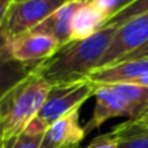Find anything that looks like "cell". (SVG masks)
<instances>
[{
  "label": "cell",
  "mask_w": 148,
  "mask_h": 148,
  "mask_svg": "<svg viewBox=\"0 0 148 148\" xmlns=\"http://www.w3.org/2000/svg\"><path fill=\"white\" fill-rule=\"evenodd\" d=\"M148 13V0H136L135 3H133L131 5H129L127 8H125L123 10H121L120 13L112 17L108 21L107 26H121L122 23H125L126 21L131 20L134 17H138L140 14Z\"/></svg>",
  "instance_id": "14"
},
{
  "label": "cell",
  "mask_w": 148,
  "mask_h": 148,
  "mask_svg": "<svg viewBox=\"0 0 148 148\" xmlns=\"http://www.w3.org/2000/svg\"><path fill=\"white\" fill-rule=\"evenodd\" d=\"M134 84H139V86H144V87H148V75H144L142 78L136 79V81L133 82Z\"/></svg>",
  "instance_id": "20"
},
{
  "label": "cell",
  "mask_w": 148,
  "mask_h": 148,
  "mask_svg": "<svg viewBox=\"0 0 148 148\" xmlns=\"http://www.w3.org/2000/svg\"><path fill=\"white\" fill-rule=\"evenodd\" d=\"M95 90L96 83L88 78L51 86L46 101L36 117L48 127L61 117L81 109L84 101L95 95Z\"/></svg>",
  "instance_id": "4"
},
{
  "label": "cell",
  "mask_w": 148,
  "mask_h": 148,
  "mask_svg": "<svg viewBox=\"0 0 148 148\" xmlns=\"http://www.w3.org/2000/svg\"><path fill=\"white\" fill-rule=\"evenodd\" d=\"M51 86L34 70L0 99V139L18 136L38 116Z\"/></svg>",
  "instance_id": "2"
},
{
  "label": "cell",
  "mask_w": 148,
  "mask_h": 148,
  "mask_svg": "<svg viewBox=\"0 0 148 148\" xmlns=\"http://www.w3.org/2000/svg\"><path fill=\"white\" fill-rule=\"evenodd\" d=\"M68 1L69 0H29L25 3H10L5 21L9 43L17 36L34 30Z\"/></svg>",
  "instance_id": "5"
},
{
  "label": "cell",
  "mask_w": 148,
  "mask_h": 148,
  "mask_svg": "<svg viewBox=\"0 0 148 148\" xmlns=\"http://www.w3.org/2000/svg\"><path fill=\"white\" fill-rule=\"evenodd\" d=\"M38 66L18 62L10 55L0 56V99L16 84L27 78Z\"/></svg>",
  "instance_id": "12"
},
{
  "label": "cell",
  "mask_w": 148,
  "mask_h": 148,
  "mask_svg": "<svg viewBox=\"0 0 148 148\" xmlns=\"http://www.w3.org/2000/svg\"><path fill=\"white\" fill-rule=\"evenodd\" d=\"M116 33V26H105L90 38L70 42L51 59L42 62L35 72L49 86L87 79L90 73L97 68Z\"/></svg>",
  "instance_id": "1"
},
{
  "label": "cell",
  "mask_w": 148,
  "mask_h": 148,
  "mask_svg": "<svg viewBox=\"0 0 148 148\" xmlns=\"http://www.w3.org/2000/svg\"><path fill=\"white\" fill-rule=\"evenodd\" d=\"M143 57H148V43L144 44L143 47H140V48H138L136 51L131 52V53L126 55L125 57H122V59L120 60V61H125V60H135V59H143ZM118 62V61H117ZM116 64V62H114Z\"/></svg>",
  "instance_id": "19"
},
{
  "label": "cell",
  "mask_w": 148,
  "mask_h": 148,
  "mask_svg": "<svg viewBox=\"0 0 148 148\" xmlns=\"http://www.w3.org/2000/svg\"><path fill=\"white\" fill-rule=\"evenodd\" d=\"M81 4L82 0H69L31 31L49 35L55 40L59 42L61 47L66 46L68 43L72 42V38H70L72 36V22L74 14Z\"/></svg>",
  "instance_id": "10"
},
{
  "label": "cell",
  "mask_w": 148,
  "mask_h": 148,
  "mask_svg": "<svg viewBox=\"0 0 148 148\" xmlns=\"http://www.w3.org/2000/svg\"><path fill=\"white\" fill-rule=\"evenodd\" d=\"M42 134H34L27 130H23L18 136L4 142L5 148H40L43 142Z\"/></svg>",
  "instance_id": "15"
},
{
  "label": "cell",
  "mask_w": 148,
  "mask_h": 148,
  "mask_svg": "<svg viewBox=\"0 0 148 148\" xmlns=\"http://www.w3.org/2000/svg\"><path fill=\"white\" fill-rule=\"evenodd\" d=\"M0 148H5V146H4V140H3V139H0Z\"/></svg>",
  "instance_id": "22"
},
{
  "label": "cell",
  "mask_w": 148,
  "mask_h": 148,
  "mask_svg": "<svg viewBox=\"0 0 148 148\" xmlns=\"http://www.w3.org/2000/svg\"><path fill=\"white\" fill-rule=\"evenodd\" d=\"M118 148H148V125L143 120H129L112 130Z\"/></svg>",
  "instance_id": "13"
},
{
  "label": "cell",
  "mask_w": 148,
  "mask_h": 148,
  "mask_svg": "<svg viewBox=\"0 0 148 148\" xmlns=\"http://www.w3.org/2000/svg\"><path fill=\"white\" fill-rule=\"evenodd\" d=\"M95 108L84 125L86 135L114 117L144 120L148 117V87L134 83H96Z\"/></svg>",
  "instance_id": "3"
},
{
  "label": "cell",
  "mask_w": 148,
  "mask_h": 148,
  "mask_svg": "<svg viewBox=\"0 0 148 148\" xmlns=\"http://www.w3.org/2000/svg\"><path fill=\"white\" fill-rule=\"evenodd\" d=\"M29 1V0H10V3H25Z\"/></svg>",
  "instance_id": "21"
},
{
  "label": "cell",
  "mask_w": 148,
  "mask_h": 148,
  "mask_svg": "<svg viewBox=\"0 0 148 148\" xmlns=\"http://www.w3.org/2000/svg\"><path fill=\"white\" fill-rule=\"evenodd\" d=\"M61 46L49 35L29 31L9 43V53L16 61L27 65H40L51 59Z\"/></svg>",
  "instance_id": "7"
},
{
  "label": "cell",
  "mask_w": 148,
  "mask_h": 148,
  "mask_svg": "<svg viewBox=\"0 0 148 148\" xmlns=\"http://www.w3.org/2000/svg\"><path fill=\"white\" fill-rule=\"evenodd\" d=\"M90 1L94 3V4L104 13L105 17L109 21L110 18L114 17L117 13H120L121 10L127 8L129 5H131L133 3H135L136 0H90Z\"/></svg>",
  "instance_id": "16"
},
{
  "label": "cell",
  "mask_w": 148,
  "mask_h": 148,
  "mask_svg": "<svg viewBox=\"0 0 148 148\" xmlns=\"http://www.w3.org/2000/svg\"><path fill=\"white\" fill-rule=\"evenodd\" d=\"M148 43V13L134 17L117 27L109 47L101 57L96 69L120 61L122 57Z\"/></svg>",
  "instance_id": "6"
},
{
  "label": "cell",
  "mask_w": 148,
  "mask_h": 148,
  "mask_svg": "<svg viewBox=\"0 0 148 148\" xmlns=\"http://www.w3.org/2000/svg\"><path fill=\"white\" fill-rule=\"evenodd\" d=\"M148 75V57L125 60L109 66L95 69L88 79L94 83H133L134 81Z\"/></svg>",
  "instance_id": "9"
},
{
  "label": "cell",
  "mask_w": 148,
  "mask_h": 148,
  "mask_svg": "<svg viewBox=\"0 0 148 148\" xmlns=\"http://www.w3.org/2000/svg\"><path fill=\"white\" fill-rule=\"evenodd\" d=\"M10 5V0H0V56H5L9 53V39L5 31V21H7V12Z\"/></svg>",
  "instance_id": "17"
},
{
  "label": "cell",
  "mask_w": 148,
  "mask_h": 148,
  "mask_svg": "<svg viewBox=\"0 0 148 148\" xmlns=\"http://www.w3.org/2000/svg\"><path fill=\"white\" fill-rule=\"evenodd\" d=\"M143 121H144V122H146V123H147V125H148V117H146V118H144V120H143Z\"/></svg>",
  "instance_id": "23"
},
{
  "label": "cell",
  "mask_w": 148,
  "mask_h": 148,
  "mask_svg": "<svg viewBox=\"0 0 148 148\" xmlns=\"http://www.w3.org/2000/svg\"><path fill=\"white\" fill-rule=\"evenodd\" d=\"M108 18L90 0H82L72 22V42L90 38L105 27Z\"/></svg>",
  "instance_id": "11"
},
{
  "label": "cell",
  "mask_w": 148,
  "mask_h": 148,
  "mask_svg": "<svg viewBox=\"0 0 148 148\" xmlns=\"http://www.w3.org/2000/svg\"><path fill=\"white\" fill-rule=\"evenodd\" d=\"M84 136V126L79 123V110H75L48 126L40 148H77Z\"/></svg>",
  "instance_id": "8"
},
{
  "label": "cell",
  "mask_w": 148,
  "mask_h": 148,
  "mask_svg": "<svg viewBox=\"0 0 148 148\" xmlns=\"http://www.w3.org/2000/svg\"><path fill=\"white\" fill-rule=\"evenodd\" d=\"M86 148H118V142L112 131H109L107 134L94 138Z\"/></svg>",
  "instance_id": "18"
}]
</instances>
